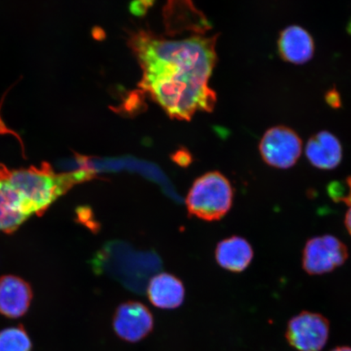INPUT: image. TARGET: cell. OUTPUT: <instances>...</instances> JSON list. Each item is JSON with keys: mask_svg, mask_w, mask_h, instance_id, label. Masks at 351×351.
Masks as SVG:
<instances>
[{"mask_svg": "<svg viewBox=\"0 0 351 351\" xmlns=\"http://www.w3.org/2000/svg\"><path fill=\"white\" fill-rule=\"evenodd\" d=\"M216 37L169 40L140 30L130 45L143 70L139 86L170 117L190 121L197 112L213 111L217 101L208 81L217 62Z\"/></svg>", "mask_w": 351, "mask_h": 351, "instance_id": "6da1fadb", "label": "cell"}, {"mask_svg": "<svg viewBox=\"0 0 351 351\" xmlns=\"http://www.w3.org/2000/svg\"><path fill=\"white\" fill-rule=\"evenodd\" d=\"M234 189L225 176L210 172L193 184L186 199L189 214L206 221H217L230 212Z\"/></svg>", "mask_w": 351, "mask_h": 351, "instance_id": "7a4b0ae2", "label": "cell"}, {"mask_svg": "<svg viewBox=\"0 0 351 351\" xmlns=\"http://www.w3.org/2000/svg\"><path fill=\"white\" fill-rule=\"evenodd\" d=\"M302 149V141L300 136L295 130L285 125H276L267 130L260 143L263 160L276 169L291 168L300 159Z\"/></svg>", "mask_w": 351, "mask_h": 351, "instance_id": "3957f363", "label": "cell"}, {"mask_svg": "<svg viewBox=\"0 0 351 351\" xmlns=\"http://www.w3.org/2000/svg\"><path fill=\"white\" fill-rule=\"evenodd\" d=\"M348 256V247L336 237H314L305 245L302 267L310 275L326 274L343 265Z\"/></svg>", "mask_w": 351, "mask_h": 351, "instance_id": "277c9868", "label": "cell"}, {"mask_svg": "<svg viewBox=\"0 0 351 351\" xmlns=\"http://www.w3.org/2000/svg\"><path fill=\"white\" fill-rule=\"evenodd\" d=\"M329 323L322 315L302 311L288 323L289 343L300 351H319L328 339Z\"/></svg>", "mask_w": 351, "mask_h": 351, "instance_id": "5b68a950", "label": "cell"}, {"mask_svg": "<svg viewBox=\"0 0 351 351\" xmlns=\"http://www.w3.org/2000/svg\"><path fill=\"white\" fill-rule=\"evenodd\" d=\"M34 214L32 204L12 185L7 167L0 164V232L11 234Z\"/></svg>", "mask_w": 351, "mask_h": 351, "instance_id": "8992f818", "label": "cell"}, {"mask_svg": "<svg viewBox=\"0 0 351 351\" xmlns=\"http://www.w3.org/2000/svg\"><path fill=\"white\" fill-rule=\"evenodd\" d=\"M154 327L153 315L141 302L129 301L117 307L113 328L120 339L137 342L146 337Z\"/></svg>", "mask_w": 351, "mask_h": 351, "instance_id": "52a82bcc", "label": "cell"}, {"mask_svg": "<svg viewBox=\"0 0 351 351\" xmlns=\"http://www.w3.org/2000/svg\"><path fill=\"white\" fill-rule=\"evenodd\" d=\"M32 300V288L24 280L14 276L0 278V313L19 318L28 311Z\"/></svg>", "mask_w": 351, "mask_h": 351, "instance_id": "ba28073f", "label": "cell"}, {"mask_svg": "<svg viewBox=\"0 0 351 351\" xmlns=\"http://www.w3.org/2000/svg\"><path fill=\"white\" fill-rule=\"evenodd\" d=\"M278 45L280 57L287 62L304 64L314 55L313 38L300 25H289L282 30Z\"/></svg>", "mask_w": 351, "mask_h": 351, "instance_id": "9c48e42d", "label": "cell"}, {"mask_svg": "<svg viewBox=\"0 0 351 351\" xmlns=\"http://www.w3.org/2000/svg\"><path fill=\"white\" fill-rule=\"evenodd\" d=\"M306 156L315 168L330 170L337 168L342 159L339 139L327 130L311 136L306 147Z\"/></svg>", "mask_w": 351, "mask_h": 351, "instance_id": "30bf717a", "label": "cell"}, {"mask_svg": "<svg viewBox=\"0 0 351 351\" xmlns=\"http://www.w3.org/2000/svg\"><path fill=\"white\" fill-rule=\"evenodd\" d=\"M147 295L154 306L161 309H175L183 304L185 287L177 276L164 273L152 278Z\"/></svg>", "mask_w": 351, "mask_h": 351, "instance_id": "8fae6325", "label": "cell"}, {"mask_svg": "<svg viewBox=\"0 0 351 351\" xmlns=\"http://www.w3.org/2000/svg\"><path fill=\"white\" fill-rule=\"evenodd\" d=\"M253 257L252 245L241 237L232 236L217 244L216 260L218 265L232 273H241L247 269Z\"/></svg>", "mask_w": 351, "mask_h": 351, "instance_id": "7c38bea8", "label": "cell"}, {"mask_svg": "<svg viewBox=\"0 0 351 351\" xmlns=\"http://www.w3.org/2000/svg\"><path fill=\"white\" fill-rule=\"evenodd\" d=\"M32 341L21 327L3 329L0 332V351H30Z\"/></svg>", "mask_w": 351, "mask_h": 351, "instance_id": "4fadbf2b", "label": "cell"}, {"mask_svg": "<svg viewBox=\"0 0 351 351\" xmlns=\"http://www.w3.org/2000/svg\"><path fill=\"white\" fill-rule=\"evenodd\" d=\"M328 195L337 203H344L351 207V177L344 182H335L329 185Z\"/></svg>", "mask_w": 351, "mask_h": 351, "instance_id": "5bb4252c", "label": "cell"}, {"mask_svg": "<svg viewBox=\"0 0 351 351\" xmlns=\"http://www.w3.org/2000/svg\"><path fill=\"white\" fill-rule=\"evenodd\" d=\"M326 101L333 108H339L341 106V99L339 91L336 88H332L326 95Z\"/></svg>", "mask_w": 351, "mask_h": 351, "instance_id": "9a60e30c", "label": "cell"}, {"mask_svg": "<svg viewBox=\"0 0 351 351\" xmlns=\"http://www.w3.org/2000/svg\"><path fill=\"white\" fill-rule=\"evenodd\" d=\"M174 161L178 165L185 167L190 164V156L188 153L180 152L176 154Z\"/></svg>", "mask_w": 351, "mask_h": 351, "instance_id": "2e32d148", "label": "cell"}, {"mask_svg": "<svg viewBox=\"0 0 351 351\" xmlns=\"http://www.w3.org/2000/svg\"><path fill=\"white\" fill-rule=\"evenodd\" d=\"M345 226L346 227V230L349 232L350 235L351 236V207L346 213L345 217Z\"/></svg>", "mask_w": 351, "mask_h": 351, "instance_id": "e0dca14e", "label": "cell"}, {"mask_svg": "<svg viewBox=\"0 0 351 351\" xmlns=\"http://www.w3.org/2000/svg\"><path fill=\"white\" fill-rule=\"evenodd\" d=\"M332 351H351V348H337Z\"/></svg>", "mask_w": 351, "mask_h": 351, "instance_id": "ac0fdd59", "label": "cell"}]
</instances>
